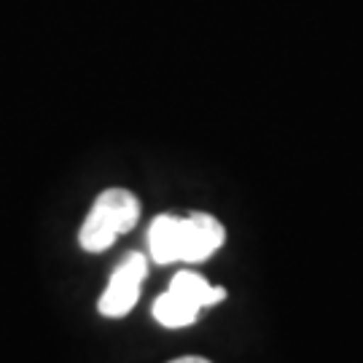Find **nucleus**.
Segmentation results:
<instances>
[{
  "label": "nucleus",
  "mask_w": 363,
  "mask_h": 363,
  "mask_svg": "<svg viewBox=\"0 0 363 363\" xmlns=\"http://www.w3.org/2000/svg\"><path fill=\"white\" fill-rule=\"evenodd\" d=\"M226 240V229L208 213H191L183 218V256L181 261H205L210 259Z\"/></svg>",
  "instance_id": "7ed1b4c3"
},
{
  "label": "nucleus",
  "mask_w": 363,
  "mask_h": 363,
  "mask_svg": "<svg viewBox=\"0 0 363 363\" xmlns=\"http://www.w3.org/2000/svg\"><path fill=\"white\" fill-rule=\"evenodd\" d=\"M148 247L156 264H172L183 256V218L159 216L148 229Z\"/></svg>",
  "instance_id": "20e7f679"
},
{
  "label": "nucleus",
  "mask_w": 363,
  "mask_h": 363,
  "mask_svg": "<svg viewBox=\"0 0 363 363\" xmlns=\"http://www.w3.org/2000/svg\"><path fill=\"white\" fill-rule=\"evenodd\" d=\"M169 363H210L208 358H199V355H183V358H175Z\"/></svg>",
  "instance_id": "0eeeda50"
},
{
  "label": "nucleus",
  "mask_w": 363,
  "mask_h": 363,
  "mask_svg": "<svg viewBox=\"0 0 363 363\" xmlns=\"http://www.w3.org/2000/svg\"><path fill=\"white\" fill-rule=\"evenodd\" d=\"M145 272H148L145 256H140V253H127V259L113 269L111 283L103 291L100 304H97L105 318H124L138 304Z\"/></svg>",
  "instance_id": "f03ea898"
},
{
  "label": "nucleus",
  "mask_w": 363,
  "mask_h": 363,
  "mask_svg": "<svg viewBox=\"0 0 363 363\" xmlns=\"http://www.w3.org/2000/svg\"><path fill=\"white\" fill-rule=\"evenodd\" d=\"M167 291H172L175 296H181L189 307H194L196 312L205 310V307H213L218 304L220 298H226V288L210 286L202 274L194 272H178L172 277Z\"/></svg>",
  "instance_id": "39448f33"
},
{
  "label": "nucleus",
  "mask_w": 363,
  "mask_h": 363,
  "mask_svg": "<svg viewBox=\"0 0 363 363\" xmlns=\"http://www.w3.org/2000/svg\"><path fill=\"white\" fill-rule=\"evenodd\" d=\"M140 220V199L127 189H108L94 199L81 226L78 242L89 253H103L116 242L118 234L135 229Z\"/></svg>",
  "instance_id": "f257e3e1"
},
{
  "label": "nucleus",
  "mask_w": 363,
  "mask_h": 363,
  "mask_svg": "<svg viewBox=\"0 0 363 363\" xmlns=\"http://www.w3.org/2000/svg\"><path fill=\"white\" fill-rule=\"evenodd\" d=\"M199 312L194 307H189L181 296H175L172 291L162 294L154 301V318L167 328H183V325H191L196 320Z\"/></svg>",
  "instance_id": "423d86ee"
}]
</instances>
